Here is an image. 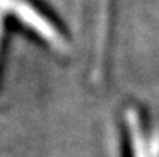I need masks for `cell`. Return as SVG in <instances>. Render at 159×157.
Segmentation results:
<instances>
[{
	"instance_id": "6da1fadb",
	"label": "cell",
	"mask_w": 159,
	"mask_h": 157,
	"mask_svg": "<svg viewBox=\"0 0 159 157\" xmlns=\"http://www.w3.org/2000/svg\"><path fill=\"white\" fill-rule=\"evenodd\" d=\"M0 12L11 14L57 51H66L68 43L53 22L28 0H0Z\"/></svg>"
},
{
	"instance_id": "7a4b0ae2",
	"label": "cell",
	"mask_w": 159,
	"mask_h": 157,
	"mask_svg": "<svg viewBox=\"0 0 159 157\" xmlns=\"http://www.w3.org/2000/svg\"><path fill=\"white\" fill-rule=\"evenodd\" d=\"M125 125L128 131L130 157H159V136L145 129L138 111L128 109L125 112Z\"/></svg>"
},
{
	"instance_id": "3957f363",
	"label": "cell",
	"mask_w": 159,
	"mask_h": 157,
	"mask_svg": "<svg viewBox=\"0 0 159 157\" xmlns=\"http://www.w3.org/2000/svg\"><path fill=\"white\" fill-rule=\"evenodd\" d=\"M2 12H0V40H2V34H3V20H2Z\"/></svg>"
}]
</instances>
